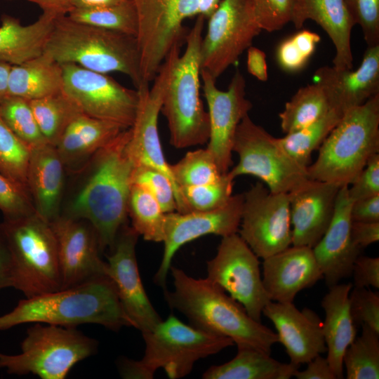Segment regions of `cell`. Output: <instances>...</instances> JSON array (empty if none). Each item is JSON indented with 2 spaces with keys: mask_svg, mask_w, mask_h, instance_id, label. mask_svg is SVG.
Wrapping results in <instances>:
<instances>
[{
  "mask_svg": "<svg viewBox=\"0 0 379 379\" xmlns=\"http://www.w3.org/2000/svg\"><path fill=\"white\" fill-rule=\"evenodd\" d=\"M130 129L98 151L81 170L86 176L65 215L84 219L95 228L102 251L112 249L126 224L135 164L128 151Z\"/></svg>",
  "mask_w": 379,
  "mask_h": 379,
  "instance_id": "cell-1",
  "label": "cell"
},
{
  "mask_svg": "<svg viewBox=\"0 0 379 379\" xmlns=\"http://www.w3.org/2000/svg\"><path fill=\"white\" fill-rule=\"evenodd\" d=\"M172 291L164 289L168 305L205 332L230 338L237 348L251 347L270 354L279 343L276 333L251 318L244 307L206 278L196 279L171 266Z\"/></svg>",
  "mask_w": 379,
  "mask_h": 379,
  "instance_id": "cell-2",
  "label": "cell"
},
{
  "mask_svg": "<svg viewBox=\"0 0 379 379\" xmlns=\"http://www.w3.org/2000/svg\"><path fill=\"white\" fill-rule=\"evenodd\" d=\"M30 323L71 327L96 324L114 331L131 326L110 277L25 298L11 312L0 316V331Z\"/></svg>",
  "mask_w": 379,
  "mask_h": 379,
  "instance_id": "cell-3",
  "label": "cell"
},
{
  "mask_svg": "<svg viewBox=\"0 0 379 379\" xmlns=\"http://www.w3.org/2000/svg\"><path fill=\"white\" fill-rule=\"evenodd\" d=\"M43 53L61 65L76 64L104 74L122 73L136 89L145 83L135 36L79 22L67 15L55 18Z\"/></svg>",
  "mask_w": 379,
  "mask_h": 379,
  "instance_id": "cell-4",
  "label": "cell"
},
{
  "mask_svg": "<svg viewBox=\"0 0 379 379\" xmlns=\"http://www.w3.org/2000/svg\"><path fill=\"white\" fill-rule=\"evenodd\" d=\"M145 352L140 360L124 358L119 372L126 379H152L163 368L171 379L187 375L199 359L232 346L225 336L209 333L186 324L173 314L142 333Z\"/></svg>",
  "mask_w": 379,
  "mask_h": 379,
  "instance_id": "cell-5",
  "label": "cell"
},
{
  "mask_svg": "<svg viewBox=\"0 0 379 379\" xmlns=\"http://www.w3.org/2000/svg\"><path fill=\"white\" fill-rule=\"evenodd\" d=\"M318 150L309 178L350 185L379 152V93L345 111Z\"/></svg>",
  "mask_w": 379,
  "mask_h": 379,
  "instance_id": "cell-6",
  "label": "cell"
},
{
  "mask_svg": "<svg viewBox=\"0 0 379 379\" xmlns=\"http://www.w3.org/2000/svg\"><path fill=\"white\" fill-rule=\"evenodd\" d=\"M206 18L197 17L187 32L184 53L177 58L164 97L161 112L166 117L171 144L187 148L207 143L210 125L200 97L201 44Z\"/></svg>",
  "mask_w": 379,
  "mask_h": 379,
  "instance_id": "cell-7",
  "label": "cell"
},
{
  "mask_svg": "<svg viewBox=\"0 0 379 379\" xmlns=\"http://www.w3.org/2000/svg\"><path fill=\"white\" fill-rule=\"evenodd\" d=\"M11 258V287L26 298L62 288L57 240L36 213L1 222Z\"/></svg>",
  "mask_w": 379,
  "mask_h": 379,
  "instance_id": "cell-8",
  "label": "cell"
},
{
  "mask_svg": "<svg viewBox=\"0 0 379 379\" xmlns=\"http://www.w3.org/2000/svg\"><path fill=\"white\" fill-rule=\"evenodd\" d=\"M97 347L95 340L76 327L35 323L27 328L20 354L0 353V368L9 374L32 373L41 379H63Z\"/></svg>",
  "mask_w": 379,
  "mask_h": 379,
  "instance_id": "cell-9",
  "label": "cell"
},
{
  "mask_svg": "<svg viewBox=\"0 0 379 379\" xmlns=\"http://www.w3.org/2000/svg\"><path fill=\"white\" fill-rule=\"evenodd\" d=\"M131 1L138 16L141 74L149 84L173 46L185 39L183 22L199 15L208 18L222 0Z\"/></svg>",
  "mask_w": 379,
  "mask_h": 379,
  "instance_id": "cell-10",
  "label": "cell"
},
{
  "mask_svg": "<svg viewBox=\"0 0 379 379\" xmlns=\"http://www.w3.org/2000/svg\"><path fill=\"white\" fill-rule=\"evenodd\" d=\"M232 151L239 157L227 174L234 180L250 175L262 180L274 193H289L309 178L307 168L295 161L277 138L246 115L239 124Z\"/></svg>",
  "mask_w": 379,
  "mask_h": 379,
  "instance_id": "cell-11",
  "label": "cell"
},
{
  "mask_svg": "<svg viewBox=\"0 0 379 379\" xmlns=\"http://www.w3.org/2000/svg\"><path fill=\"white\" fill-rule=\"evenodd\" d=\"M201 67L217 79L262 31L250 0H222L208 18Z\"/></svg>",
  "mask_w": 379,
  "mask_h": 379,
  "instance_id": "cell-12",
  "label": "cell"
},
{
  "mask_svg": "<svg viewBox=\"0 0 379 379\" xmlns=\"http://www.w3.org/2000/svg\"><path fill=\"white\" fill-rule=\"evenodd\" d=\"M258 258L239 234L223 237L215 255L207 261L206 278L261 322L262 310L271 300L262 284Z\"/></svg>",
  "mask_w": 379,
  "mask_h": 379,
  "instance_id": "cell-13",
  "label": "cell"
},
{
  "mask_svg": "<svg viewBox=\"0 0 379 379\" xmlns=\"http://www.w3.org/2000/svg\"><path fill=\"white\" fill-rule=\"evenodd\" d=\"M62 91L83 114L126 129L131 127L139 102L137 89L128 88L107 74L76 64H62Z\"/></svg>",
  "mask_w": 379,
  "mask_h": 379,
  "instance_id": "cell-14",
  "label": "cell"
},
{
  "mask_svg": "<svg viewBox=\"0 0 379 379\" xmlns=\"http://www.w3.org/2000/svg\"><path fill=\"white\" fill-rule=\"evenodd\" d=\"M239 235L260 258L292 245L289 197L256 182L244 194Z\"/></svg>",
  "mask_w": 379,
  "mask_h": 379,
  "instance_id": "cell-15",
  "label": "cell"
},
{
  "mask_svg": "<svg viewBox=\"0 0 379 379\" xmlns=\"http://www.w3.org/2000/svg\"><path fill=\"white\" fill-rule=\"evenodd\" d=\"M200 77L210 125L206 149L220 171L225 174L233 164L232 149L237 127L253 105L246 96V80L239 69L234 74L227 91L220 90L216 86V79L205 69H201Z\"/></svg>",
  "mask_w": 379,
  "mask_h": 379,
  "instance_id": "cell-16",
  "label": "cell"
},
{
  "mask_svg": "<svg viewBox=\"0 0 379 379\" xmlns=\"http://www.w3.org/2000/svg\"><path fill=\"white\" fill-rule=\"evenodd\" d=\"M244 203V194L232 195L224 206L210 211L165 214L164 253L154 278L166 288L167 276L172 260L183 245L208 234L226 237L238 232Z\"/></svg>",
  "mask_w": 379,
  "mask_h": 379,
  "instance_id": "cell-17",
  "label": "cell"
},
{
  "mask_svg": "<svg viewBox=\"0 0 379 379\" xmlns=\"http://www.w3.org/2000/svg\"><path fill=\"white\" fill-rule=\"evenodd\" d=\"M50 223L57 240L61 289L109 277L107 262L100 258L98 234L89 222L61 214Z\"/></svg>",
  "mask_w": 379,
  "mask_h": 379,
  "instance_id": "cell-18",
  "label": "cell"
},
{
  "mask_svg": "<svg viewBox=\"0 0 379 379\" xmlns=\"http://www.w3.org/2000/svg\"><path fill=\"white\" fill-rule=\"evenodd\" d=\"M138 237L131 226L124 225L107 262L109 277L131 326L143 333L153 328L162 319L149 300L141 281L135 255Z\"/></svg>",
  "mask_w": 379,
  "mask_h": 379,
  "instance_id": "cell-19",
  "label": "cell"
},
{
  "mask_svg": "<svg viewBox=\"0 0 379 379\" xmlns=\"http://www.w3.org/2000/svg\"><path fill=\"white\" fill-rule=\"evenodd\" d=\"M341 186L308 178L290 192L292 245L313 248L328 227Z\"/></svg>",
  "mask_w": 379,
  "mask_h": 379,
  "instance_id": "cell-20",
  "label": "cell"
},
{
  "mask_svg": "<svg viewBox=\"0 0 379 379\" xmlns=\"http://www.w3.org/2000/svg\"><path fill=\"white\" fill-rule=\"evenodd\" d=\"M352 204L348 185L341 186L331 222L321 239L312 248L323 279L328 288L352 275L354 263L362 249L353 241L351 236Z\"/></svg>",
  "mask_w": 379,
  "mask_h": 379,
  "instance_id": "cell-21",
  "label": "cell"
},
{
  "mask_svg": "<svg viewBox=\"0 0 379 379\" xmlns=\"http://www.w3.org/2000/svg\"><path fill=\"white\" fill-rule=\"evenodd\" d=\"M314 78L323 89L331 109L343 114L363 105L379 93V45L368 46L357 69L326 65L316 70Z\"/></svg>",
  "mask_w": 379,
  "mask_h": 379,
  "instance_id": "cell-22",
  "label": "cell"
},
{
  "mask_svg": "<svg viewBox=\"0 0 379 379\" xmlns=\"http://www.w3.org/2000/svg\"><path fill=\"white\" fill-rule=\"evenodd\" d=\"M262 314L274 325L291 363L300 366L326 352L322 321L312 310H299L293 302L270 301Z\"/></svg>",
  "mask_w": 379,
  "mask_h": 379,
  "instance_id": "cell-23",
  "label": "cell"
},
{
  "mask_svg": "<svg viewBox=\"0 0 379 379\" xmlns=\"http://www.w3.org/2000/svg\"><path fill=\"white\" fill-rule=\"evenodd\" d=\"M323 279L312 248L290 246L262 262V284L271 301L293 302L302 290Z\"/></svg>",
  "mask_w": 379,
  "mask_h": 379,
  "instance_id": "cell-24",
  "label": "cell"
},
{
  "mask_svg": "<svg viewBox=\"0 0 379 379\" xmlns=\"http://www.w3.org/2000/svg\"><path fill=\"white\" fill-rule=\"evenodd\" d=\"M65 170L55 146L45 142L31 149L27 187L36 213L48 222L61 215Z\"/></svg>",
  "mask_w": 379,
  "mask_h": 379,
  "instance_id": "cell-25",
  "label": "cell"
},
{
  "mask_svg": "<svg viewBox=\"0 0 379 379\" xmlns=\"http://www.w3.org/2000/svg\"><path fill=\"white\" fill-rule=\"evenodd\" d=\"M307 20L316 22L332 41L335 49L333 66L352 69L350 38L355 24L345 0H295L290 22L300 29Z\"/></svg>",
  "mask_w": 379,
  "mask_h": 379,
  "instance_id": "cell-26",
  "label": "cell"
},
{
  "mask_svg": "<svg viewBox=\"0 0 379 379\" xmlns=\"http://www.w3.org/2000/svg\"><path fill=\"white\" fill-rule=\"evenodd\" d=\"M126 128L83 113L67 126L55 147L65 169L79 173L93 156Z\"/></svg>",
  "mask_w": 379,
  "mask_h": 379,
  "instance_id": "cell-27",
  "label": "cell"
},
{
  "mask_svg": "<svg viewBox=\"0 0 379 379\" xmlns=\"http://www.w3.org/2000/svg\"><path fill=\"white\" fill-rule=\"evenodd\" d=\"M352 287L351 283L331 286L321 302L325 314L322 329L326 358L336 379L344 378L343 355L357 336V326L350 307L349 296Z\"/></svg>",
  "mask_w": 379,
  "mask_h": 379,
  "instance_id": "cell-28",
  "label": "cell"
},
{
  "mask_svg": "<svg viewBox=\"0 0 379 379\" xmlns=\"http://www.w3.org/2000/svg\"><path fill=\"white\" fill-rule=\"evenodd\" d=\"M55 17L42 13L34 22L23 25L18 18L4 14L0 25V61L22 64L41 55Z\"/></svg>",
  "mask_w": 379,
  "mask_h": 379,
  "instance_id": "cell-29",
  "label": "cell"
},
{
  "mask_svg": "<svg viewBox=\"0 0 379 379\" xmlns=\"http://www.w3.org/2000/svg\"><path fill=\"white\" fill-rule=\"evenodd\" d=\"M62 87V65L44 53L11 67L8 95L31 101L60 92Z\"/></svg>",
  "mask_w": 379,
  "mask_h": 379,
  "instance_id": "cell-30",
  "label": "cell"
},
{
  "mask_svg": "<svg viewBox=\"0 0 379 379\" xmlns=\"http://www.w3.org/2000/svg\"><path fill=\"white\" fill-rule=\"evenodd\" d=\"M230 361L209 367L202 375L204 379H288L300 366L285 364L270 357V354L251 348H237Z\"/></svg>",
  "mask_w": 379,
  "mask_h": 379,
  "instance_id": "cell-31",
  "label": "cell"
},
{
  "mask_svg": "<svg viewBox=\"0 0 379 379\" xmlns=\"http://www.w3.org/2000/svg\"><path fill=\"white\" fill-rule=\"evenodd\" d=\"M331 109L320 86L314 83L298 89L279 114L282 131L288 134L324 116Z\"/></svg>",
  "mask_w": 379,
  "mask_h": 379,
  "instance_id": "cell-32",
  "label": "cell"
},
{
  "mask_svg": "<svg viewBox=\"0 0 379 379\" xmlns=\"http://www.w3.org/2000/svg\"><path fill=\"white\" fill-rule=\"evenodd\" d=\"M29 103L44 138L54 146L72 120L82 113L62 91Z\"/></svg>",
  "mask_w": 379,
  "mask_h": 379,
  "instance_id": "cell-33",
  "label": "cell"
},
{
  "mask_svg": "<svg viewBox=\"0 0 379 379\" xmlns=\"http://www.w3.org/2000/svg\"><path fill=\"white\" fill-rule=\"evenodd\" d=\"M342 115L331 109L312 124L286 134L284 137L277 138V140L295 161L307 168L312 164V152L319 149Z\"/></svg>",
  "mask_w": 379,
  "mask_h": 379,
  "instance_id": "cell-34",
  "label": "cell"
},
{
  "mask_svg": "<svg viewBox=\"0 0 379 379\" xmlns=\"http://www.w3.org/2000/svg\"><path fill=\"white\" fill-rule=\"evenodd\" d=\"M165 213L152 194L142 187L132 184L128 215L132 228L148 241L163 242Z\"/></svg>",
  "mask_w": 379,
  "mask_h": 379,
  "instance_id": "cell-35",
  "label": "cell"
},
{
  "mask_svg": "<svg viewBox=\"0 0 379 379\" xmlns=\"http://www.w3.org/2000/svg\"><path fill=\"white\" fill-rule=\"evenodd\" d=\"M359 336L347 348L343 355L347 379L379 378V333L367 325H361Z\"/></svg>",
  "mask_w": 379,
  "mask_h": 379,
  "instance_id": "cell-36",
  "label": "cell"
},
{
  "mask_svg": "<svg viewBox=\"0 0 379 379\" xmlns=\"http://www.w3.org/2000/svg\"><path fill=\"white\" fill-rule=\"evenodd\" d=\"M67 15L79 22L136 36L138 16L131 0L88 8H72Z\"/></svg>",
  "mask_w": 379,
  "mask_h": 379,
  "instance_id": "cell-37",
  "label": "cell"
},
{
  "mask_svg": "<svg viewBox=\"0 0 379 379\" xmlns=\"http://www.w3.org/2000/svg\"><path fill=\"white\" fill-rule=\"evenodd\" d=\"M30 150L0 117V173L29 195L27 174Z\"/></svg>",
  "mask_w": 379,
  "mask_h": 379,
  "instance_id": "cell-38",
  "label": "cell"
},
{
  "mask_svg": "<svg viewBox=\"0 0 379 379\" xmlns=\"http://www.w3.org/2000/svg\"><path fill=\"white\" fill-rule=\"evenodd\" d=\"M170 168L179 190L181 187L217 182L224 175L206 148L187 152L177 163L170 164Z\"/></svg>",
  "mask_w": 379,
  "mask_h": 379,
  "instance_id": "cell-39",
  "label": "cell"
},
{
  "mask_svg": "<svg viewBox=\"0 0 379 379\" xmlns=\"http://www.w3.org/2000/svg\"><path fill=\"white\" fill-rule=\"evenodd\" d=\"M0 117L30 149L48 142L40 131L29 100L8 95L0 102Z\"/></svg>",
  "mask_w": 379,
  "mask_h": 379,
  "instance_id": "cell-40",
  "label": "cell"
},
{
  "mask_svg": "<svg viewBox=\"0 0 379 379\" xmlns=\"http://www.w3.org/2000/svg\"><path fill=\"white\" fill-rule=\"evenodd\" d=\"M234 180L226 173L213 183L180 187V213L210 211L224 206L233 195Z\"/></svg>",
  "mask_w": 379,
  "mask_h": 379,
  "instance_id": "cell-41",
  "label": "cell"
},
{
  "mask_svg": "<svg viewBox=\"0 0 379 379\" xmlns=\"http://www.w3.org/2000/svg\"><path fill=\"white\" fill-rule=\"evenodd\" d=\"M132 184L140 185L148 191L165 213L176 211L175 187L172 180L161 171L147 166H136Z\"/></svg>",
  "mask_w": 379,
  "mask_h": 379,
  "instance_id": "cell-42",
  "label": "cell"
},
{
  "mask_svg": "<svg viewBox=\"0 0 379 379\" xmlns=\"http://www.w3.org/2000/svg\"><path fill=\"white\" fill-rule=\"evenodd\" d=\"M350 292V307L357 326L367 325L379 333V294L368 288L353 286Z\"/></svg>",
  "mask_w": 379,
  "mask_h": 379,
  "instance_id": "cell-43",
  "label": "cell"
},
{
  "mask_svg": "<svg viewBox=\"0 0 379 379\" xmlns=\"http://www.w3.org/2000/svg\"><path fill=\"white\" fill-rule=\"evenodd\" d=\"M250 1L262 30L277 31L291 21L295 0Z\"/></svg>",
  "mask_w": 379,
  "mask_h": 379,
  "instance_id": "cell-44",
  "label": "cell"
},
{
  "mask_svg": "<svg viewBox=\"0 0 379 379\" xmlns=\"http://www.w3.org/2000/svg\"><path fill=\"white\" fill-rule=\"evenodd\" d=\"M0 211L4 219L36 213L30 196L0 173Z\"/></svg>",
  "mask_w": 379,
  "mask_h": 379,
  "instance_id": "cell-45",
  "label": "cell"
},
{
  "mask_svg": "<svg viewBox=\"0 0 379 379\" xmlns=\"http://www.w3.org/2000/svg\"><path fill=\"white\" fill-rule=\"evenodd\" d=\"M354 24H359L368 46L379 45V0H345Z\"/></svg>",
  "mask_w": 379,
  "mask_h": 379,
  "instance_id": "cell-46",
  "label": "cell"
},
{
  "mask_svg": "<svg viewBox=\"0 0 379 379\" xmlns=\"http://www.w3.org/2000/svg\"><path fill=\"white\" fill-rule=\"evenodd\" d=\"M349 197L352 201L379 195V154H375L366 166L348 185Z\"/></svg>",
  "mask_w": 379,
  "mask_h": 379,
  "instance_id": "cell-47",
  "label": "cell"
},
{
  "mask_svg": "<svg viewBox=\"0 0 379 379\" xmlns=\"http://www.w3.org/2000/svg\"><path fill=\"white\" fill-rule=\"evenodd\" d=\"M276 58L279 66L290 72L301 70L310 58L297 44L292 36L279 44Z\"/></svg>",
  "mask_w": 379,
  "mask_h": 379,
  "instance_id": "cell-48",
  "label": "cell"
},
{
  "mask_svg": "<svg viewBox=\"0 0 379 379\" xmlns=\"http://www.w3.org/2000/svg\"><path fill=\"white\" fill-rule=\"evenodd\" d=\"M352 275L354 287L379 288V258L360 255L354 263Z\"/></svg>",
  "mask_w": 379,
  "mask_h": 379,
  "instance_id": "cell-49",
  "label": "cell"
},
{
  "mask_svg": "<svg viewBox=\"0 0 379 379\" xmlns=\"http://www.w3.org/2000/svg\"><path fill=\"white\" fill-rule=\"evenodd\" d=\"M350 215L352 221L379 222V195L352 201Z\"/></svg>",
  "mask_w": 379,
  "mask_h": 379,
  "instance_id": "cell-50",
  "label": "cell"
},
{
  "mask_svg": "<svg viewBox=\"0 0 379 379\" xmlns=\"http://www.w3.org/2000/svg\"><path fill=\"white\" fill-rule=\"evenodd\" d=\"M351 236L353 241L364 248L379 240V222L352 221Z\"/></svg>",
  "mask_w": 379,
  "mask_h": 379,
  "instance_id": "cell-51",
  "label": "cell"
},
{
  "mask_svg": "<svg viewBox=\"0 0 379 379\" xmlns=\"http://www.w3.org/2000/svg\"><path fill=\"white\" fill-rule=\"evenodd\" d=\"M307 364L305 370H297L293 376L297 379H336L326 357L319 354Z\"/></svg>",
  "mask_w": 379,
  "mask_h": 379,
  "instance_id": "cell-52",
  "label": "cell"
},
{
  "mask_svg": "<svg viewBox=\"0 0 379 379\" xmlns=\"http://www.w3.org/2000/svg\"><path fill=\"white\" fill-rule=\"evenodd\" d=\"M247 69L258 80L261 81L267 80V66L264 51L253 46H250L247 49Z\"/></svg>",
  "mask_w": 379,
  "mask_h": 379,
  "instance_id": "cell-53",
  "label": "cell"
},
{
  "mask_svg": "<svg viewBox=\"0 0 379 379\" xmlns=\"http://www.w3.org/2000/svg\"><path fill=\"white\" fill-rule=\"evenodd\" d=\"M11 287V258L0 223V291Z\"/></svg>",
  "mask_w": 379,
  "mask_h": 379,
  "instance_id": "cell-54",
  "label": "cell"
},
{
  "mask_svg": "<svg viewBox=\"0 0 379 379\" xmlns=\"http://www.w3.org/2000/svg\"><path fill=\"white\" fill-rule=\"evenodd\" d=\"M37 4L42 13L55 18L67 15L73 8L70 0H27Z\"/></svg>",
  "mask_w": 379,
  "mask_h": 379,
  "instance_id": "cell-55",
  "label": "cell"
},
{
  "mask_svg": "<svg viewBox=\"0 0 379 379\" xmlns=\"http://www.w3.org/2000/svg\"><path fill=\"white\" fill-rule=\"evenodd\" d=\"M12 65L0 61V102L8 95V78Z\"/></svg>",
  "mask_w": 379,
  "mask_h": 379,
  "instance_id": "cell-56",
  "label": "cell"
},
{
  "mask_svg": "<svg viewBox=\"0 0 379 379\" xmlns=\"http://www.w3.org/2000/svg\"><path fill=\"white\" fill-rule=\"evenodd\" d=\"M125 0H70L73 8H88L121 3Z\"/></svg>",
  "mask_w": 379,
  "mask_h": 379,
  "instance_id": "cell-57",
  "label": "cell"
}]
</instances>
